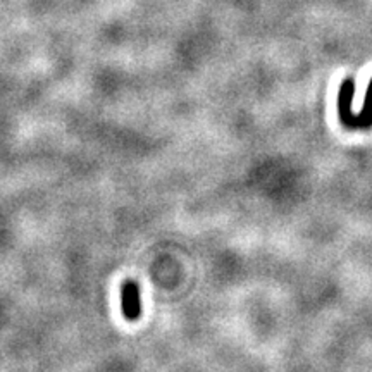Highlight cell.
I'll return each mask as SVG.
<instances>
[{
  "label": "cell",
  "mask_w": 372,
  "mask_h": 372,
  "mask_svg": "<svg viewBox=\"0 0 372 372\" xmlns=\"http://www.w3.org/2000/svg\"><path fill=\"white\" fill-rule=\"evenodd\" d=\"M121 310L129 322H135L142 316V296L136 283L126 281L121 286Z\"/></svg>",
  "instance_id": "2"
},
{
  "label": "cell",
  "mask_w": 372,
  "mask_h": 372,
  "mask_svg": "<svg viewBox=\"0 0 372 372\" xmlns=\"http://www.w3.org/2000/svg\"><path fill=\"white\" fill-rule=\"evenodd\" d=\"M355 95V83L351 78L344 80L340 87L338 95V112L344 128L348 129H369L372 128V80L369 83L367 94H365L364 105L360 114L351 112V100Z\"/></svg>",
  "instance_id": "1"
}]
</instances>
